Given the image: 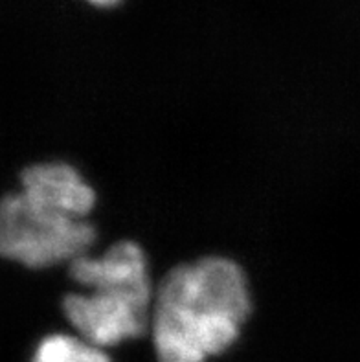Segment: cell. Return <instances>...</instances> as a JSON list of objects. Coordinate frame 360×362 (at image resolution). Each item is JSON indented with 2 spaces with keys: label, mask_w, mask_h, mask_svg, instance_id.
Here are the masks:
<instances>
[{
  "label": "cell",
  "mask_w": 360,
  "mask_h": 362,
  "mask_svg": "<svg viewBox=\"0 0 360 362\" xmlns=\"http://www.w3.org/2000/svg\"><path fill=\"white\" fill-rule=\"evenodd\" d=\"M250 315L246 276L232 259L210 256L168 272L151 313L156 362H208L228 351Z\"/></svg>",
  "instance_id": "6da1fadb"
},
{
  "label": "cell",
  "mask_w": 360,
  "mask_h": 362,
  "mask_svg": "<svg viewBox=\"0 0 360 362\" xmlns=\"http://www.w3.org/2000/svg\"><path fill=\"white\" fill-rule=\"evenodd\" d=\"M74 281L91 294H69L63 311L79 337L100 348L138 339L151 324V284L146 256L132 241L112 245L101 257L70 263Z\"/></svg>",
  "instance_id": "7a4b0ae2"
},
{
  "label": "cell",
  "mask_w": 360,
  "mask_h": 362,
  "mask_svg": "<svg viewBox=\"0 0 360 362\" xmlns=\"http://www.w3.org/2000/svg\"><path fill=\"white\" fill-rule=\"evenodd\" d=\"M96 241V228L66 208L11 193L0 206L2 256L30 269H45L85 256Z\"/></svg>",
  "instance_id": "3957f363"
},
{
  "label": "cell",
  "mask_w": 360,
  "mask_h": 362,
  "mask_svg": "<svg viewBox=\"0 0 360 362\" xmlns=\"http://www.w3.org/2000/svg\"><path fill=\"white\" fill-rule=\"evenodd\" d=\"M21 186L28 195L55 202L83 219L96 202L94 189L83 182L72 165L61 162L30 165L21 175Z\"/></svg>",
  "instance_id": "277c9868"
},
{
  "label": "cell",
  "mask_w": 360,
  "mask_h": 362,
  "mask_svg": "<svg viewBox=\"0 0 360 362\" xmlns=\"http://www.w3.org/2000/svg\"><path fill=\"white\" fill-rule=\"evenodd\" d=\"M30 362H112L105 349L79 335L54 333L35 346Z\"/></svg>",
  "instance_id": "5b68a950"
},
{
  "label": "cell",
  "mask_w": 360,
  "mask_h": 362,
  "mask_svg": "<svg viewBox=\"0 0 360 362\" xmlns=\"http://www.w3.org/2000/svg\"><path fill=\"white\" fill-rule=\"evenodd\" d=\"M88 2H92V4L100 6V8H109V6L118 4L120 0H88Z\"/></svg>",
  "instance_id": "8992f818"
}]
</instances>
